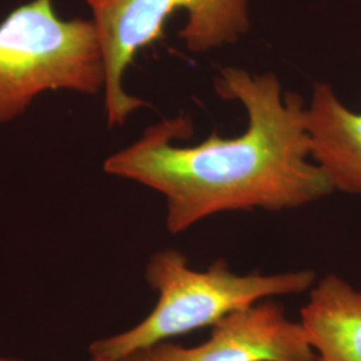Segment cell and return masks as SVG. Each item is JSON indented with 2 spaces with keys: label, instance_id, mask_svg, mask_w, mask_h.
I'll return each mask as SVG.
<instances>
[{
  "label": "cell",
  "instance_id": "4",
  "mask_svg": "<svg viewBox=\"0 0 361 361\" xmlns=\"http://www.w3.org/2000/svg\"><path fill=\"white\" fill-rule=\"evenodd\" d=\"M104 55L107 126H123L146 102L130 95L123 78L143 49L165 37L176 13L186 15L178 32L186 49L204 54L234 44L249 34V0H86Z\"/></svg>",
  "mask_w": 361,
  "mask_h": 361
},
{
  "label": "cell",
  "instance_id": "1",
  "mask_svg": "<svg viewBox=\"0 0 361 361\" xmlns=\"http://www.w3.org/2000/svg\"><path fill=\"white\" fill-rule=\"evenodd\" d=\"M213 83L222 99L244 106V133L222 138L213 131L202 142L178 145L192 137L193 126L177 116L149 126L104 161L107 174L166 198L169 232H186L219 213L298 209L335 192L310 158L302 97L283 90L274 73L250 74L240 67L221 68Z\"/></svg>",
  "mask_w": 361,
  "mask_h": 361
},
{
  "label": "cell",
  "instance_id": "3",
  "mask_svg": "<svg viewBox=\"0 0 361 361\" xmlns=\"http://www.w3.org/2000/svg\"><path fill=\"white\" fill-rule=\"evenodd\" d=\"M101 44L91 19H62L54 0H31L0 22V125L47 91L104 90Z\"/></svg>",
  "mask_w": 361,
  "mask_h": 361
},
{
  "label": "cell",
  "instance_id": "9",
  "mask_svg": "<svg viewBox=\"0 0 361 361\" xmlns=\"http://www.w3.org/2000/svg\"><path fill=\"white\" fill-rule=\"evenodd\" d=\"M0 361H22L19 359H13V357H6V356H1L0 355Z\"/></svg>",
  "mask_w": 361,
  "mask_h": 361
},
{
  "label": "cell",
  "instance_id": "8",
  "mask_svg": "<svg viewBox=\"0 0 361 361\" xmlns=\"http://www.w3.org/2000/svg\"><path fill=\"white\" fill-rule=\"evenodd\" d=\"M89 361H150V357L147 355V350L143 352H137L125 357H104V356H90Z\"/></svg>",
  "mask_w": 361,
  "mask_h": 361
},
{
  "label": "cell",
  "instance_id": "6",
  "mask_svg": "<svg viewBox=\"0 0 361 361\" xmlns=\"http://www.w3.org/2000/svg\"><path fill=\"white\" fill-rule=\"evenodd\" d=\"M310 158L335 192L361 195V111L344 104L326 82L313 85L307 104Z\"/></svg>",
  "mask_w": 361,
  "mask_h": 361
},
{
  "label": "cell",
  "instance_id": "7",
  "mask_svg": "<svg viewBox=\"0 0 361 361\" xmlns=\"http://www.w3.org/2000/svg\"><path fill=\"white\" fill-rule=\"evenodd\" d=\"M300 316L317 361H361V290L328 274L312 286Z\"/></svg>",
  "mask_w": 361,
  "mask_h": 361
},
{
  "label": "cell",
  "instance_id": "2",
  "mask_svg": "<svg viewBox=\"0 0 361 361\" xmlns=\"http://www.w3.org/2000/svg\"><path fill=\"white\" fill-rule=\"evenodd\" d=\"M145 277L158 295L153 310L129 329L95 340L89 347L90 356L116 359L143 352L177 336L213 326L234 312L271 297L304 293L316 284V273L310 269L240 274L222 258L207 271H197L173 247L149 258Z\"/></svg>",
  "mask_w": 361,
  "mask_h": 361
},
{
  "label": "cell",
  "instance_id": "5",
  "mask_svg": "<svg viewBox=\"0 0 361 361\" xmlns=\"http://www.w3.org/2000/svg\"><path fill=\"white\" fill-rule=\"evenodd\" d=\"M147 355L150 361H317L304 325L273 301L226 316L200 345L165 341L147 349Z\"/></svg>",
  "mask_w": 361,
  "mask_h": 361
}]
</instances>
